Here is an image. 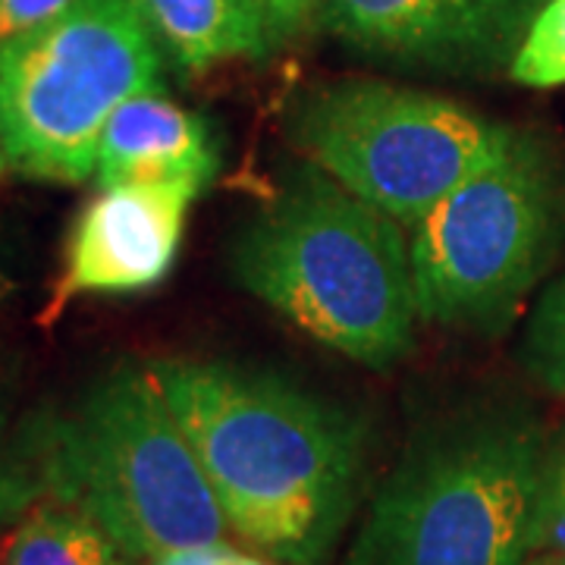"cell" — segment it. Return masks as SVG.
Segmentation results:
<instances>
[{
  "label": "cell",
  "instance_id": "cell-1",
  "mask_svg": "<svg viewBox=\"0 0 565 565\" xmlns=\"http://www.w3.org/2000/svg\"><path fill=\"white\" fill-rule=\"evenodd\" d=\"M148 367L230 531L282 565L327 563L362 481V418L248 364L163 359Z\"/></svg>",
  "mask_w": 565,
  "mask_h": 565
},
{
  "label": "cell",
  "instance_id": "cell-2",
  "mask_svg": "<svg viewBox=\"0 0 565 565\" xmlns=\"http://www.w3.org/2000/svg\"><path fill=\"white\" fill-rule=\"evenodd\" d=\"M230 274L311 340L371 371L415 349L418 299L403 223L321 167H296L236 230Z\"/></svg>",
  "mask_w": 565,
  "mask_h": 565
},
{
  "label": "cell",
  "instance_id": "cell-3",
  "mask_svg": "<svg viewBox=\"0 0 565 565\" xmlns=\"http://www.w3.org/2000/svg\"><path fill=\"white\" fill-rule=\"evenodd\" d=\"M544 459L522 405L478 403L424 424L371 505L359 565H525Z\"/></svg>",
  "mask_w": 565,
  "mask_h": 565
},
{
  "label": "cell",
  "instance_id": "cell-4",
  "mask_svg": "<svg viewBox=\"0 0 565 565\" xmlns=\"http://www.w3.org/2000/svg\"><path fill=\"white\" fill-rule=\"evenodd\" d=\"M41 481L54 503L104 527L148 563L226 537L223 509L151 367L120 364L41 430Z\"/></svg>",
  "mask_w": 565,
  "mask_h": 565
},
{
  "label": "cell",
  "instance_id": "cell-5",
  "mask_svg": "<svg viewBox=\"0 0 565 565\" xmlns=\"http://www.w3.org/2000/svg\"><path fill=\"white\" fill-rule=\"evenodd\" d=\"M565 243V158L531 129L459 182L412 226L418 318L446 330L500 333Z\"/></svg>",
  "mask_w": 565,
  "mask_h": 565
},
{
  "label": "cell",
  "instance_id": "cell-6",
  "mask_svg": "<svg viewBox=\"0 0 565 565\" xmlns=\"http://www.w3.org/2000/svg\"><path fill=\"white\" fill-rule=\"evenodd\" d=\"M161 92V51L136 0H82L0 44V145L13 170L82 182L117 107Z\"/></svg>",
  "mask_w": 565,
  "mask_h": 565
},
{
  "label": "cell",
  "instance_id": "cell-7",
  "mask_svg": "<svg viewBox=\"0 0 565 565\" xmlns=\"http://www.w3.org/2000/svg\"><path fill=\"white\" fill-rule=\"evenodd\" d=\"M509 132L452 98L377 79L321 85L289 117L305 161L408 226L484 167Z\"/></svg>",
  "mask_w": 565,
  "mask_h": 565
},
{
  "label": "cell",
  "instance_id": "cell-8",
  "mask_svg": "<svg viewBox=\"0 0 565 565\" xmlns=\"http://www.w3.org/2000/svg\"><path fill=\"white\" fill-rule=\"evenodd\" d=\"M544 0H327L321 22L377 61L481 76L512 63Z\"/></svg>",
  "mask_w": 565,
  "mask_h": 565
},
{
  "label": "cell",
  "instance_id": "cell-9",
  "mask_svg": "<svg viewBox=\"0 0 565 565\" xmlns=\"http://www.w3.org/2000/svg\"><path fill=\"white\" fill-rule=\"evenodd\" d=\"M195 192L177 185H114L85 204L70 233L47 321L79 296H120L161 282L177 262Z\"/></svg>",
  "mask_w": 565,
  "mask_h": 565
},
{
  "label": "cell",
  "instance_id": "cell-10",
  "mask_svg": "<svg viewBox=\"0 0 565 565\" xmlns=\"http://www.w3.org/2000/svg\"><path fill=\"white\" fill-rule=\"evenodd\" d=\"M221 167L207 122L161 92H145L117 107L104 126L95 177L114 185H177L202 192Z\"/></svg>",
  "mask_w": 565,
  "mask_h": 565
},
{
  "label": "cell",
  "instance_id": "cell-11",
  "mask_svg": "<svg viewBox=\"0 0 565 565\" xmlns=\"http://www.w3.org/2000/svg\"><path fill=\"white\" fill-rule=\"evenodd\" d=\"M136 7L154 44L185 73L270 54L262 22L245 0H136Z\"/></svg>",
  "mask_w": 565,
  "mask_h": 565
},
{
  "label": "cell",
  "instance_id": "cell-12",
  "mask_svg": "<svg viewBox=\"0 0 565 565\" xmlns=\"http://www.w3.org/2000/svg\"><path fill=\"white\" fill-rule=\"evenodd\" d=\"M0 565H139L104 527L61 503L39 505L7 534Z\"/></svg>",
  "mask_w": 565,
  "mask_h": 565
},
{
  "label": "cell",
  "instance_id": "cell-13",
  "mask_svg": "<svg viewBox=\"0 0 565 565\" xmlns=\"http://www.w3.org/2000/svg\"><path fill=\"white\" fill-rule=\"evenodd\" d=\"M509 76L527 88L565 85V0H544L509 63Z\"/></svg>",
  "mask_w": 565,
  "mask_h": 565
},
{
  "label": "cell",
  "instance_id": "cell-14",
  "mask_svg": "<svg viewBox=\"0 0 565 565\" xmlns=\"http://www.w3.org/2000/svg\"><path fill=\"white\" fill-rule=\"evenodd\" d=\"M525 364L550 393L565 396V270L546 286L531 311Z\"/></svg>",
  "mask_w": 565,
  "mask_h": 565
},
{
  "label": "cell",
  "instance_id": "cell-15",
  "mask_svg": "<svg viewBox=\"0 0 565 565\" xmlns=\"http://www.w3.org/2000/svg\"><path fill=\"white\" fill-rule=\"evenodd\" d=\"M534 550H544L553 559L565 563V434L553 446H546Z\"/></svg>",
  "mask_w": 565,
  "mask_h": 565
},
{
  "label": "cell",
  "instance_id": "cell-16",
  "mask_svg": "<svg viewBox=\"0 0 565 565\" xmlns=\"http://www.w3.org/2000/svg\"><path fill=\"white\" fill-rule=\"evenodd\" d=\"M245 3L255 13V20L262 22L264 39L274 51L302 35L315 20H321L327 0H245Z\"/></svg>",
  "mask_w": 565,
  "mask_h": 565
},
{
  "label": "cell",
  "instance_id": "cell-17",
  "mask_svg": "<svg viewBox=\"0 0 565 565\" xmlns=\"http://www.w3.org/2000/svg\"><path fill=\"white\" fill-rule=\"evenodd\" d=\"M82 0H0V44L70 13Z\"/></svg>",
  "mask_w": 565,
  "mask_h": 565
},
{
  "label": "cell",
  "instance_id": "cell-18",
  "mask_svg": "<svg viewBox=\"0 0 565 565\" xmlns=\"http://www.w3.org/2000/svg\"><path fill=\"white\" fill-rule=\"evenodd\" d=\"M141 565H282L270 556L262 553H239L236 546H230L226 541L217 544H195V546H180V550H170L161 553L154 559Z\"/></svg>",
  "mask_w": 565,
  "mask_h": 565
},
{
  "label": "cell",
  "instance_id": "cell-19",
  "mask_svg": "<svg viewBox=\"0 0 565 565\" xmlns=\"http://www.w3.org/2000/svg\"><path fill=\"white\" fill-rule=\"evenodd\" d=\"M10 170V161H7V154H3V145H0V177Z\"/></svg>",
  "mask_w": 565,
  "mask_h": 565
},
{
  "label": "cell",
  "instance_id": "cell-20",
  "mask_svg": "<svg viewBox=\"0 0 565 565\" xmlns=\"http://www.w3.org/2000/svg\"><path fill=\"white\" fill-rule=\"evenodd\" d=\"M556 565H565V563H556Z\"/></svg>",
  "mask_w": 565,
  "mask_h": 565
},
{
  "label": "cell",
  "instance_id": "cell-21",
  "mask_svg": "<svg viewBox=\"0 0 565 565\" xmlns=\"http://www.w3.org/2000/svg\"><path fill=\"white\" fill-rule=\"evenodd\" d=\"M0 282H3V277H0Z\"/></svg>",
  "mask_w": 565,
  "mask_h": 565
}]
</instances>
